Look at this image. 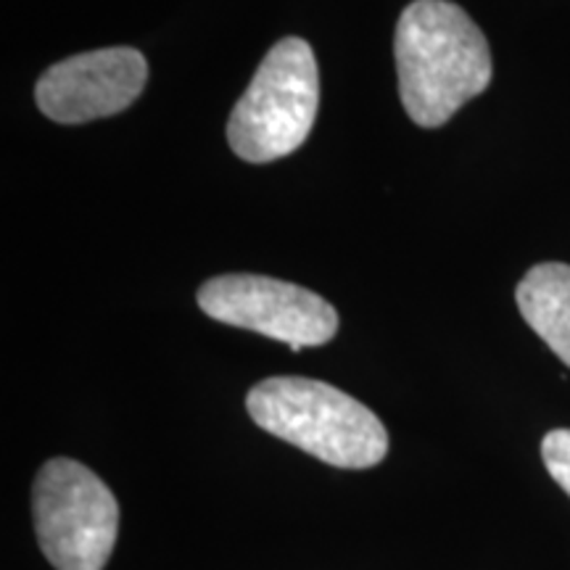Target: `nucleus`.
<instances>
[{"label":"nucleus","mask_w":570,"mask_h":570,"mask_svg":"<svg viewBox=\"0 0 570 570\" xmlns=\"http://www.w3.org/2000/svg\"><path fill=\"white\" fill-rule=\"evenodd\" d=\"M394 56L404 111L441 127L491 85L494 61L481 27L452 0H415L396 24Z\"/></svg>","instance_id":"f257e3e1"},{"label":"nucleus","mask_w":570,"mask_h":570,"mask_svg":"<svg viewBox=\"0 0 570 570\" xmlns=\"http://www.w3.org/2000/svg\"><path fill=\"white\" fill-rule=\"evenodd\" d=\"M246 410L262 431L333 468H375L389 454L386 425L331 383L296 375L267 377L248 391Z\"/></svg>","instance_id":"f03ea898"},{"label":"nucleus","mask_w":570,"mask_h":570,"mask_svg":"<svg viewBox=\"0 0 570 570\" xmlns=\"http://www.w3.org/2000/svg\"><path fill=\"white\" fill-rule=\"evenodd\" d=\"M320 106V71L312 46L285 38L269 48L252 85L227 122L233 154L269 164L294 154L309 138Z\"/></svg>","instance_id":"7ed1b4c3"},{"label":"nucleus","mask_w":570,"mask_h":570,"mask_svg":"<svg viewBox=\"0 0 570 570\" xmlns=\"http://www.w3.org/2000/svg\"><path fill=\"white\" fill-rule=\"evenodd\" d=\"M40 550L56 570H104L119 537V504L82 462L56 458L32 487Z\"/></svg>","instance_id":"20e7f679"},{"label":"nucleus","mask_w":570,"mask_h":570,"mask_svg":"<svg viewBox=\"0 0 570 570\" xmlns=\"http://www.w3.org/2000/svg\"><path fill=\"white\" fill-rule=\"evenodd\" d=\"M198 306L217 323L283 341L291 352L323 346L338 331V312L302 285L265 275H219L198 288Z\"/></svg>","instance_id":"39448f33"},{"label":"nucleus","mask_w":570,"mask_h":570,"mask_svg":"<svg viewBox=\"0 0 570 570\" xmlns=\"http://www.w3.org/2000/svg\"><path fill=\"white\" fill-rule=\"evenodd\" d=\"M148 63L135 48H101L69 56L42 71L35 85L40 111L59 125H85L111 117L138 101Z\"/></svg>","instance_id":"423d86ee"},{"label":"nucleus","mask_w":570,"mask_h":570,"mask_svg":"<svg viewBox=\"0 0 570 570\" xmlns=\"http://www.w3.org/2000/svg\"><path fill=\"white\" fill-rule=\"evenodd\" d=\"M515 302L531 331L570 367V265L531 267L518 283Z\"/></svg>","instance_id":"0eeeda50"},{"label":"nucleus","mask_w":570,"mask_h":570,"mask_svg":"<svg viewBox=\"0 0 570 570\" xmlns=\"http://www.w3.org/2000/svg\"><path fill=\"white\" fill-rule=\"evenodd\" d=\"M541 458L550 470L554 483L570 497V431L568 428H558L550 431L541 441Z\"/></svg>","instance_id":"6e6552de"}]
</instances>
